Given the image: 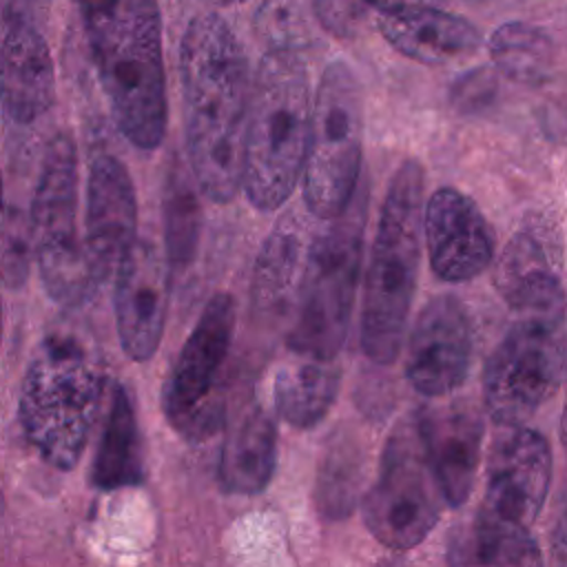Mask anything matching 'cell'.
Wrapping results in <instances>:
<instances>
[{"label": "cell", "mask_w": 567, "mask_h": 567, "mask_svg": "<svg viewBox=\"0 0 567 567\" xmlns=\"http://www.w3.org/2000/svg\"><path fill=\"white\" fill-rule=\"evenodd\" d=\"M494 286L509 310L565 299L547 235L536 226L520 228L496 261Z\"/></svg>", "instance_id": "ffe728a7"}, {"label": "cell", "mask_w": 567, "mask_h": 567, "mask_svg": "<svg viewBox=\"0 0 567 567\" xmlns=\"http://www.w3.org/2000/svg\"><path fill=\"white\" fill-rule=\"evenodd\" d=\"M363 2L385 13V11L408 9V7H432V2H439V0H363Z\"/></svg>", "instance_id": "1f68e13d"}, {"label": "cell", "mask_w": 567, "mask_h": 567, "mask_svg": "<svg viewBox=\"0 0 567 567\" xmlns=\"http://www.w3.org/2000/svg\"><path fill=\"white\" fill-rule=\"evenodd\" d=\"M450 567H543L527 527L481 507L450 540Z\"/></svg>", "instance_id": "44dd1931"}, {"label": "cell", "mask_w": 567, "mask_h": 567, "mask_svg": "<svg viewBox=\"0 0 567 567\" xmlns=\"http://www.w3.org/2000/svg\"><path fill=\"white\" fill-rule=\"evenodd\" d=\"M339 379L341 374L334 361L299 357L297 363L275 377V412L295 427L317 425L334 403Z\"/></svg>", "instance_id": "d4e9b609"}, {"label": "cell", "mask_w": 567, "mask_h": 567, "mask_svg": "<svg viewBox=\"0 0 567 567\" xmlns=\"http://www.w3.org/2000/svg\"><path fill=\"white\" fill-rule=\"evenodd\" d=\"M78 146L69 131L55 133L42 155L33 197L31 237L47 295L64 308L80 306L95 288L78 233Z\"/></svg>", "instance_id": "9c48e42d"}, {"label": "cell", "mask_w": 567, "mask_h": 567, "mask_svg": "<svg viewBox=\"0 0 567 567\" xmlns=\"http://www.w3.org/2000/svg\"><path fill=\"white\" fill-rule=\"evenodd\" d=\"M204 2H210V4H233V2H244V0H204Z\"/></svg>", "instance_id": "836d02e7"}, {"label": "cell", "mask_w": 567, "mask_h": 567, "mask_svg": "<svg viewBox=\"0 0 567 567\" xmlns=\"http://www.w3.org/2000/svg\"><path fill=\"white\" fill-rule=\"evenodd\" d=\"M0 341H2V303H0Z\"/></svg>", "instance_id": "e575fe53"}, {"label": "cell", "mask_w": 567, "mask_h": 567, "mask_svg": "<svg viewBox=\"0 0 567 567\" xmlns=\"http://www.w3.org/2000/svg\"><path fill=\"white\" fill-rule=\"evenodd\" d=\"M365 217L368 190L357 188L348 208L330 219L308 248L297 312L286 337L297 357L334 361L346 341L361 270Z\"/></svg>", "instance_id": "8992f818"}, {"label": "cell", "mask_w": 567, "mask_h": 567, "mask_svg": "<svg viewBox=\"0 0 567 567\" xmlns=\"http://www.w3.org/2000/svg\"><path fill=\"white\" fill-rule=\"evenodd\" d=\"M312 120L306 64L295 51H266L252 82L241 153V188L259 210L288 202L303 173Z\"/></svg>", "instance_id": "7a4b0ae2"}, {"label": "cell", "mask_w": 567, "mask_h": 567, "mask_svg": "<svg viewBox=\"0 0 567 567\" xmlns=\"http://www.w3.org/2000/svg\"><path fill=\"white\" fill-rule=\"evenodd\" d=\"M237 308L228 292H217L204 306L164 388V410L177 430L202 436L215 430L217 408H210V392L219 368L230 350Z\"/></svg>", "instance_id": "8fae6325"}, {"label": "cell", "mask_w": 567, "mask_h": 567, "mask_svg": "<svg viewBox=\"0 0 567 567\" xmlns=\"http://www.w3.org/2000/svg\"><path fill=\"white\" fill-rule=\"evenodd\" d=\"M301 252L303 241L299 224L295 221V215H284L257 252L250 286L252 306L257 310L277 312L290 295L299 290L303 275Z\"/></svg>", "instance_id": "cb8c5ba5"}, {"label": "cell", "mask_w": 567, "mask_h": 567, "mask_svg": "<svg viewBox=\"0 0 567 567\" xmlns=\"http://www.w3.org/2000/svg\"><path fill=\"white\" fill-rule=\"evenodd\" d=\"M109 385L82 343L47 337L29 361L20 392V419L31 445L55 467H73Z\"/></svg>", "instance_id": "5b68a950"}, {"label": "cell", "mask_w": 567, "mask_h": 567, "mask_svg": "<svg viewBox=\"0 0 567 567\" xmlns=\"http://www.w3.org/2000/svg\"><path fill=\"white\" fill-rule=\"evenodd\" d=\"M443 505L445 494L412 414L388 436L379 476L363 501L365 525L385 547L410 549L430 534Z\"/></svg>", "instance_id": "30bf717a"}, {"label": "cell", "mask_w": 567, "mask_h": 567, "mask_svg": "<svg viewBox=\"0 0 567 567\" xmlns=\"http://www.w3.org/2000/svg\"><path fill=\"white\" fill-rule=\"evenodd\" d=\"M91 478L100 489H117L144 478L135 412L120 383H111L109 388L106 419L93 458Z\"/></svg>", "instance_id": "603a6c76"}, {"label": "cell", "mask_w": 567, "mask_h": 567, "mask_svg": "<svg viewBox=\"0 0 567 567\" xmlns=\"http://www.w3.org/2000/svg\"><path fill=\"white\" fill-rule=\"evenodd\" d=\"M565 299L514 312L483 377L489 416L503 427H523L554 394L567 361Z\"/></svg>", "instance_id": "52a82bcc"}, {"label": "cell", "mask_w": 567, "mask_h": 567, "mask_svg": "<svg viewBox=\"0 0 567 567\" xmlns=\"http://www.w3.org/2000/svg\"><path fill=\"white\" fill-rule=\"evenodd\" d=\"M489 55L496 69L514 82L538 84L549 75L551 40L534 24L507 22L489 38Z\"/></svg>", "instance_id": "4316f807"}, {"label": "cell", "mask_w": 567, "mask_h": 567, "mask_svg": "<svg viewBox=\"0 0 567 567\" xmlns=\"http://www.w3.org/2000/svg\"><path fill=\"white\" fill-rule=\"evenodd\" d=\"M55 104L51 49L33 20L13 4L0 11V109L20 128L38 124Z\"/></svg>", "instance_id": "5bb4252c"}, {"label": "cell", "mask_w": 567, "mask_h": 567, "mask_svg": "<svg viewBox=\"0 0 567 567\" xmlns=\"http://www.w3.org/2000/svg\"><path fill=\"white\" fill-rule=\"evenodd\" d=\"M363 93L354 71L337 60L319 80L303 164V202L319 219L339 217L359 188Z\"/></svg>", "instance_id": "ba28073f"}, {"label": "cell", "mask_w": 567, "mask_h": 567, "mask_svg": "<svg viewBox=\"0 0 567 567\" xmlns=\"http://www.w3.org/2000/svg\"><path fill=\"white\" fill-rule=\"evenodd\" d=\"M86 38L120 133L142 151L157 148L168 120L157 0H120Z\"/></svg>", "instance_id": "3957f363"}, {"label": "cell", "mask_w": 567, "mask_h": 567, "mask_svg": "<svg viewBox=\"0 0 567 567\" xmlns=\"http://www.w3.org/2000/svg\"><path fill=\"white\" fill-rule=\"evenodd\" d=\"M135 228L137 199L128 168L113 153H93L86 173L84 250L95 286L115 277L124 255L137 241Z\"/></svg>", "instance_id": "7c38bea8"}, {"label": "cell", "mask_w": 567, "mask_h": 567, "mask_svg": "<svg viewBox=\"0 0 567 567\" xmlns=\"http://www.w3.org/2000/svg\"><path fill=\"white\" fill-rule=\"evenodd\" d=\"M470 361L472 321L465 306L450 295L434 297L408 339V381L425 396H443L465 381Z\"/></svg>", "instance_id": "9a60e30c"}, {"label": "cell", "mask_w": 567, "mask_h": 567, "mask_svg": "<svg viewBox=\"0 0 567 567\" xmlns=\"http://www.w3.org/2000/svg\"><path fill=\"white\" fill-rule=\"evenodd\" d=\"M73 2H75L78 11H80L84 31H91V29H95L100 22H104L115 11L120 0H73Z\"/></svg>", "instance_id": "4dcf8cb0"}, {"label": "cell", "mask_w": 567, "mask_h": 567, "mask_svg": "<svg viewBox=\"0 0 567 567\" xmlns=\"http://www.w3.org/2000/svg\"><path fill=\"white\" fill-rule=\"evenodd\" d=\"M277 465V425L255 408L226 436L219 454V483L233 494L261 492Z\"/></svg>", "instance_id": "7402d4cb"}, {"label": "cell", "mask_w": 567, "mask_h": 567, "mask_svg": "<svg viewBox=\"0 0 567 567\" xmlns=\"http://www.w3.org/2000/svg\"><path fill=\"white\" fill-rule=\"evenodd\" d=\"M421 436L436 472L447 505L458 507L467 501L483 439V421L470 403H447L416 412Z\"/></svg>", "instance_id": "ac0fdd59"}, {"label": "cell", "mask_w": 567, "mask_h": 567, "mask_svg": "<svg viewBox=\"0 0 567 567\" xmlns=\"http://www.w3.org/2000/svg\"><path fill=\"white\" fill-rule=\"evenodd\" d=\"M255 29L268 51H295L308 42V29L295 0H268L255 16Z\"/></svg>", "instance_id": "f1b7e54d"}, {"label": "cell", "mask_w": 567, "mask_h": 567, "mask_svg": "<svg viewBox=\"0 0 567 567\" xmlns=\"http://www.w3.org/2000/svg\"><path fill=\"white\" fill-rule=\"evenodd\" d=\"M184 137L190 175L208 199L230 202L241 188V153L250 106L246 51L215 11L197 13L179 44Z\"/></svg>", "instance_id": "6da1fadb"}, {"label": "cell", "mask_w": 567, "mask_h": 567, "mask_svg": "<svg viewBox=\"0 0 567 567\" xmlns=\"http://www.w3.org/2000/svg\"><path fill=\"white\" fill-rule=\"evenodd\" d=\"M363 0H315V16L321 22V27L326 31H330L337 38H352L363 18H365V9H363Z\"/></svg>", "instance_id": "f546056e"}, {"label": "cell", "mask_w": 567, "mask_h": 567, "mask_svg": "<svg viewBox=\"0 0 567 567\" xmlns=\"http://www.w3.org/2000/svg\"><path fill=\"white\" fill-rule=\"evenodd\" d=\"M381 35L403 55L425 64H450L470 58L481 35L472 22L434 7H408L379 13Z\"/></svg>", "instance_id": "d6986e66"}, {"label": "cell", "mask_w": 567, "mask_h": 567, "mask_svg": "<svg viewBox=\"0 0 567 567\" xmlns=\"http://www.w3.org/2000/svg\"><path fill=\"white\" fill-rule=\"evenodd\" d=\"M0 204H2V182H0Z\"/></svg>", "instance_id": "d590c367"}, {"label": "cell", "mask_w": 567, "mask_h": 567, "mask_svg": "<svg viewBox=\"0 0 567 567\" xmlns=\"http://www.w3.org/2000/svg\"><path fill=\"white\" fill-rule=\"evenodd\" d=\"M423 235L432 270L443 281H467L494 257L489 226L476 204L454 190L439 188L423 210Z\"/></svg>", "instance_id": "e0dca14e"}, {"label": "cell", "mask_w": 567, "mask_h": 567, "mask_svg": "<svg viewBox=\"0 0 567 567\" xmlns=\"http://www.w3.org/2000/svg\"><path fill=\"white\" fill-rule=\"evenodd\" d=\"M361 483V456L352 443H337L323 458L319 483H317V501L326 516L339 518L348 516V512L357 503Z\"/></svg>", "instance_id": "83f0119b"}, {"label": "cell", "mask_w": 567, "mask_h": 567, "mask_svg": "<svg viewBox=\"0 0 567 567\" xmlns=\"http://www.w3.org/2000/svg\"><path fill=\"white\" fill-rule=\"evenodd\" d=\"M425 175L419 162H403L385 193L363 284L361 348L374 363H392L403 346L416 290L423 230Z\"/></svg>", "instance_id": "277c9868"}, {"label": "cell", "mask_w": 567, "mask_h": 567, "mask_svg": "<svg viewBox=\"0 0 567 567\" xmlns=\"http://www.w3.org/2000/svg\"><path fill=\"white\" fill-rule=\"evenodd\" d=\"M563 443L567 450V399H565V410H563Z\"/></svg>", "instance_id": "d6a6232c"}, {"label": "cell", "mask_w": 567, "mask_h": 567, "mask_svg": "<svg viewBox=\"0 0 567 567\" xmlns=\"http://www.w3.org/2000/svg\"><path fill=\"white\" fill-rule=\"evenodd\" d=\"M164 255L173 270H184L195 259L202 235V206L188 173L179 162L166 173L164 184Z\"/></svg>", "instance_id": "484cf974"}, {"label": "cell", "mask_w": 567, "mask_h": 567, "mask_svg": "<svg viewBox=\"0 0 567 567\" xmlns=\"http://www.w3.org/2000/svg\"><path fill=\"white\" fill-rule=\"evenodd\" d=\"M171 290V266L159 246L140 237L115 272L113 308L122 350L133 361L151 359L162 341Z\"/></svg>", "instance_id": "4fadbf2b"}, {"label": "cell", "mask_w": 567, "mask_h": 567, "mask_svg": "<svg viewBox=\"0 0 567 567\" xmlns=\"http://www.w3.org/2000/svg\"><path fill=\"white\" fill-rule=\"evenodd\" d=\"M549 478L551 454L547 441L527 427H503L489 450L483 507L527 527L545 503Z\"/></svg>", "instance_id": "2e32d148"}]
</instances>
